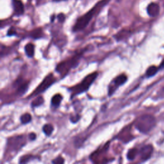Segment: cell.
<instances>
[{
	"mask_svg": "<svg viewBox=\"0 0 164 164\" xmlns=\"http://www.w3.org/2000/svg\"><path fill=\"white\" fill-rule=\"evenodd\" d=\"M108 1L109 0H102V1L98 2L88 12H86L84 15L80 17L76 20L73 26V29H72L73 31H78L85 28L86 26L89 25L91 19H92V17L105 5Z\"/></svg>",
	"mask_w": 164,
	"mask_h": 164,
	"instance_id": "6da1fadb",
	"label": "cell"
},
{
	"mask_svg": "<svg viewBox=\"0 0 164 164\" xmlns=\"http://www.w3.org/2000/svg\"><path fill=\"white\" fill-rule=\"evenodd\" d=\"M156 119L153 116L144 114L140 116L135 122V126L140 133L146 134L156 126Z\"/></svg>",
	"mask_w": 164,
	"mask_h": 164,
	"instance_id": "7a4b0ae2",
	"label": "cell"
},
{
	"mask_svg": "<svg viewBox=\"0 0 164 164\" xmlns=\"http://www.w3.org/2000/svg\"><path fill=\"white\" fill-rule=\"evenodd\" d=\"M98 76V72H94L93 73H91L85 76L80 83L71 87L69 90L71 92V98L75 96L76 95L83 93L86 92V90H88L91 85L94 83V81L97 78Z\"/></svg>",
	"mask_w": 164,
	"mask_h": 164,
	"instance_id": "3957f363",
	"label": "cell"
},
{
	"mask_svg": "<svg viewBox=\"0 0 164 164\" xmlns=\"http://www.w3.org/2000/svg\"><path fill=\"white\" fill-rule=\"evenodd\" d=\"M81 54H77L76 56L72 57L67 60L63 61L58 63L56 67V71L61 76H65L72 68L75 67L78 65Z\"/></svg>",
	"mask_w": 164,
	"mask_h": 164,
	"instance_id": "277c9868",
	"label": "cell"
},
{
	"mask_svg": "<svg viewBox=\"0 0 164 164\" xmlns=\"http://www.w3.org/2000/svg\"><path fill=\"white\" fill-rule=\"evenodd\" d=\"M26 140L24 135H18L9 138L7 142V149L10 151L17 152L25 145Z\"/></svg>",
	"mask_w": 164,
	"mask_h": 164,
	"instance_id": "5b68a950",
	"label": "cell"
},
{
	"mask_svg": "<svg viewBox=\"0 0 164 164\" xmlns=\"http://www.w3.org/2000/svg\"><path fill=\"white\" fill-rule=\"evenodd\" d=\"M56 81L55 77L54 75L51 73L49 74L47 76L45 77V78L43 80V81L41 82L40 84L37 86V88L36 89L33 93L30 95V97L35 96L39 94H41L44 92L45 90H46L50 86L52 85L54 82Z\"/></svg>",
	"mask_w": 164,
	"mask_h": 164,
	"instance_id": "8992f818",
	"label": "cell"
},
{
	"mask_svg": "<svg viewBox=\"0 0 164 164\" xmlns=\"http://www.w3.org/2000/svg\"><path fill=\"white\" fill-rule=\"evenodd\" d=\"M127 76L124 74L120 75L118 76H117L115 79H113L108 86L109 96H111L112 95L114 94L116 90L119 88L120 86L126 83V81H127Z\"/></svg>",
	"mask_w": 164,
	"mask_h": 164,
	"instance_id": "52a82bcc",
	"label": "cell"
},
{
	"mask_svg": "<svg viewBox=\"0 0 164 164\" xmlns=\"http://www.w3.org/2000/svg\"><path fill=\"white\" fill-rule=\"evenodd\" d=\"M153 152V145L148 144L145 145L144 147L141 148L140 151V156L141 160L144 162L148 160L151 157L152 153Z\"/></svg>",
	"mask_w": 164,
	"mask_h": 164,
	"instance_id": "ba28073f",
	"label": "cell"
},
{
	"mask_svg": "<svg viewBox=\"0 0 164 164\" xmlns=\"http://www.w3.org/2000/svg\"><path fill=\"white\" fill-rule=\"evenodd\" d=\"M130 130L131 129L130 127H125V128L123 129L119 133V135H118V139L122 140V142L124 143L130 142V140L133 139V136L131 134Z\"/></svg>",
	"mask_w": 164,
	"mask_h": 164,
	"instance_id": "9c48e42d",
	"label": "cell"
},
{
	"mask_svg": "<svg viewBox=\"0 0 164 164\" xmlns=\"http://www.w3.org/2000/svg\"><path fill=\"white\" fill-rule=\"evenodd\" d=\"M17 86V93L19 95H23L28 89V83L26 81H22V80L16 81L14 83Z\"/></svg>",
	"mask_w": 164,
	"mask_h": 164,
	"instance_id": "30bf717a",
	"label": "cell"
},
{
	"mask_svg": "<svg viewBox=\"0 0 164 164\" xmlns=\"http://www.w3.org/2000/svg\"><path fill=\"white\" fill-rule=\"evenodd\" d=\"M147 12L151 17H156L160 12V7L158 4L156 3H152L149 4L147 8Z\"/></svg>",
	"mask_w": 164,
	"mask_h": 164,
	"instance_id": "8fae6325",
	"label": "cell"
},
{
	"mask_svg": "<svg viewBox=\"0 0 164 164\" xmlns=\"http://www.w3.org/2000/svg\"><path fill=\"white\" fill-rule=\"evenodd\" d=\"M13 8L16 16H21L24 13V5L19 0H13Z\"/></svg>",
	"mask_w": 164,
	"mask_h": 164,
	"instance_id": "7c38bea8",
	"label": "cell"
},
{
	"mask_svg": "<svg viewBox=\"0 0 164 164\" xmlns=\"http://www.w3.org/2000/svg\"><path fill=\"white\" fill-rule=\"evenodd\" d=\"M25 53L28 57H33L35 53V45L32 43H28L25 45Z\"/></svg>",
	"mask_w": 164,
	"mask_h": 164,
	"instance_id": "4fadbf2b",
	"label": "cell"
},
{
	"mask_svg": "<svg viewBox=\"0 0 164 164\" xmlns=\"http://www.w3.org/2000/svg\"><path fill=\"white\" fill-rule=\"evenodd\" d=\"M63 98L60 94H57L54 95H53L51 99V104L53 107H57L59 105L62 101Z\"/></svg>",
	"mask_w": 164,
	"mask_h": 164,
	"instance_id": "5bb4252c",
	"label": "cell"
},
{
	"mask_svg": "<svg viewBox=\"0 0 164 164\" xmlns=\"http://www.w3.org/2000/svg\"><path fill=\"white\" fill-rule=\"evenodd\" d=\"M53 126L51 124H45L42 127V131L45 135L50 136L53 131Z\"/></svg>",
	"mask_w": 164,
	"mask_h": 164,
	"instance_id": "9a60e30c",
	"label": "cell"
},
{
	"mask_svg": "<svg viewBox=\"0 0 164 164\" xmlns=\"http://www.w3.org/2000/svg\"><path fill=\"white\" fill-rule=\"evenodd\" d=\"M138 153V150L136 148H132L130 149L127 153V158L129 160H133Z\"/></svg>",
	"mask_w": 164,
	"mask_h": 164,
	"instance_id": "2e32d148",
	"label": "cell"
},
{
	"mask_svg": "<svg viewBox=\"0 0 164 164\" xmlns=\"http://www.w3.org/2000/svg\"><path fill=\"white\" fill-rule=\"evenodd\" d=\"M44 98L42 96H39L37 98H35L33 101L31 102V107H39L40 105H42V104L44 103Z\"/></svg>",
	"mask_w": 164,
	"mask_h": 164,
	"instance_id": "e0dca14e",
	"label": "cell"
},
{
	"mask_svg": "<svg viewBox=\"0 0 164 164\" xmlns=\"http://www.w3.org/2000/svg\"><path fill=\"white\" fill-rule=\"evenodd\" d=\"M158 70V69L156 66H150L147 69L145 75H146L147 77H152L157 73Z\"/></svg>",
	"mask_w": 164,
	"mask_h": 164,
	"instance_id": "ac0fdd59",
	"label": "cell"
},
{
	"mask_svg": "<svg viewBox=\"0 0 164 164\" xmlns=\"http://www.w3.org/2000/svg\"><path fill=\"white\" fill-rule=\"evenodd\" d=\"M31 121V116L28 113H25V114L22 115L21 117V121L22 122V124H28V122H30Z\"/></svg>",
	"mask_w": 164,
	"mask_h": 164,
	"instance_id": "d6986e66",
	"label": "cell"
},
{
	"mask_svg": "<svg viewBox=\"0 0 164 164\" xmlns=\"http://www.w3.org/2000/svg\"><path fill=\"white\" fill-rule=\"evenodd\" d=\"M32 35L31 37H34V39H39L40 37H42V36H41L42 35V30H35L32 32V35Z\"/></svg>",
	"mask_w": 164,
	"mask_h": 164,
	"instance_id": "ffe728a7",
	"label": "cell"
},
{
	"mask_svg": "<svg viewBox=\"0 0 164 164\" xmlns=\"http://www.w3.org/2000/svg\"><path fill=\"white\" fill-rule=\"evenodd\" d=\"M65 162L64 159H63L62 157H58L54 160L52 161L53 163H63Z\"/></svg>",
	"mask_w": 164,
	"mask_h": 164,
	"instance_id": "44dd1931",
	"label": "cell"
},
{
	"mask_svg": "<svg viewBox=\"0 0 164 164\" xmlns=\"http://www.w3.org/2000/svg\"><path fill=\"white\" fill-rule=\"evenodd\" d=\"M31 158V155H26V156H24L22 157L21 158H20L19 160V163H26L28 162V161L30 160V158Z\"/></svg>",
	"mask_w": 164,
	"mask_h": 164,
	"instance_id": "7402d4cb",
	"label": "cell"
},
{
	"mask_svg": "<svg viewBox=\"0 0 164 164\" xmlns=\"http://www.w3.org/2000/svg\"><path fill=\"white\" fill-rule=\"evenodd\" d=\"M80 119V116H78V115H76V116L75 117H71V121L72 122H76L77 121H78L79 119Z\"/></svg>",
	"mask_w": 164,
	"mask_h": 164,
	"instance_id": "603a6c76",
	"label": "cell"
},
{
	"mask_svg": "<svg viewBox=\"0 0 164 164\" xmlns=\"http://www.w3.org/2000/svg\"><path fill=\"white\" fill-rule=\"evenodd\" d=\"M16 31L13 30V28H11V29H10L8 31V34H7L9 36H12V35H16Z\"/></svg>",
	"mask_w": 164,
	"mask_h": 164,
	"instance_id": "cb8c5ba5",
	"label": "cell"
},
{
	"mask_svg": "<svg viewBox=\"0 0 164 164\" xmlns=\"http://www.w3.org/2000/svg\"><path fill=\"white\" fill-rule=\"evenodd\" d=\"M29 139L31 140H34L35 139H36V135L34 133L30 134L29 135Z\"/></svg>",
	"mask_w": 164,
	"mask_h": 164,
	"instance_id": "d4e9b609",
	"label": "cell"
}]
</instances>
